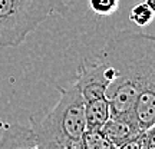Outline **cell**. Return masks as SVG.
I'll list each match as a JSON object with an SVG mask.
<instances>
[{
  "label": "cell",
  "instance_id": "obj_1",
  "mask_svg": "<svg viewBox=\"0 0 155 149\" xmlns=\"http://www.w3.org/2000/svg\"><path fill=\"white\" fill-rule=\"evenodd\" d=\"M154 50L155 34L121 30L106 40L98 57L115 70V77L106 89L111 116L134 118V106L151 66Z\"/></svg>",
  "mask_w": 155,
  "mask_h": 149
},
{
  "label": "cell",
  "instance_id": "obj_2",
  "mask_svg": "<svg viewBox=\"0 0 155 149\" xmlns=\"http://www.w3.org/2000/svg\"><path fill=\"white\" fill-rule=\"evenodd\" d=\"M61 98L42 118L30 116V131L35 148L81 149L82 135L86 131L85 100L75 83L62 88Z\"/></svg>",
  "mask_w": 155,
  "mask_h": 149
},
{
  "label": "cell",
  "instance_id": "obj_3",
  "mask_svg": "<svg viewBox=\"0 0 155 149\" xmlns=\"http://www.w3.org/2000/svg\"><path fill=\"white\" fill-rule=\"evenodd\" d=\"M66 0H0V47H17L49 17L65 16Z\"/></svg>",
  "mask_w": 155,
  "mask_h": 149
},
{
  "label": "cell",
  "instance_id": "obj_4",
  "mask_svg": "<svg viewBox=\"0 0 155 149\" xmlns=\"http://www.w3.org/2000/svg\"><path fill=\"white\" fill-rule=\"evenodd\" d=\"M115 77L114 67L98 57V60H83L78 67L75 85L85 102L106 98V89Z\"/></svg>",
  "mask_w": 155,
  "mask_h": 149
},
{
  "label": "cell",
  "instance_id": "obj_5",
  "mask_svg": "<svg viewBox=\"0 0 155 149\" xmlns=\"http://www.w3.org/2000/svg\"><path fill=\"white\" fill-rule=\"evenodd\" d=\"M132 116L141 129H147L155 122V50L142 89L134 106Z\"/></svg>",
  "mask_w": 155,
  "mask_h": 149
},
{
  "label": "cell",
  "instance_id": "obj_6",
  "mask_svg": "<svg viewBox=\"0 0 155 149\" xmlns=\"http://www.w3.org/2000/svg\"><path fill=\"white\" fill-rule=\"evenodd\" d=\"M142 131L144 129L139 128V125L134 118H114L111 116L102 126V132L112 144V146L119 149H124V146L128 142L135 139Z\"/></svg>",
  "mask_w": 155,
  "mask_h": 149
},
{
  "label": "cell",
  "instance_id": "obj_7",
  "mask_svg": "<svg viewBox=\"0 0 155 149\" xmlns=\"http://www.w3.org/2000/svg\"><path fill=\"white\" fill-rule=\"evenodd\" d=\"M0 148H35L30 128L19 123L7 125L0 138Z\"/></svg>",
  "mask_w": 155,
  "mask_h": 149
},
{
  "label": "cell",
  "instance_id": "obj_8",
  "mask_svg": "<svg viewBox=\"0 0 155 149\" xmlns=\"http://www.w3.org/2000/svg\"><path fill=\"white\" fill-rule=\"evenodd\" d=\"M85 118L86 126L102 129L106 121L111 118V105L106 98L85 102Z\"/></svg>",
  "mask_w": 155,
  "mask_h": 149
},
{
  "label": "cell",
  "instance_id": "obj_9",
  "mask_svg": "<svg viewBox=\"0 0 155 149\" xmlns=\"http://www.w3.org/2000/svg\"><path fill=\"white\" fill-rule=\"evenodd\" d=\"M81 149H115L112 144L108 141L102 129L96 128H86L82 135Z\"/></svg>",
  "mask_w": 155,
  "mask_h": 149
},
{
  "label": "cell",
  "instance_id": "obj_10",
  "mask_svg": "<svg viewBox=\"0 0 155 149\" xmlns=\"http://www.w3.org/2000/svg\"><path fill=\"white\" fill-rule=\"evenodd\" d=\"M154 16H155V13L148 7V5H147L145 2L134 6L131 13H129L131 22L135 23L139 28H145V26L151 24L152 20H154Z\"/></svg>",
  "mask_w": 155,
  "mask_h": 149
},
{
  "label": "cell",
  "instance_id": "obj_11",
  "mask_svg": "<svg viewBox=\"0 0 155 149\" xmlns=\"http://www.w3.org/2000/svg\"><path fill=\"white\" fill-rule=\"evenodd\" d=\"M92 11L101 16H111L119 9V0H89Z\"/></svg>",
  "mask_w": 155,
  "mask_h": 149
},
{
  "label": "cell",
  "instance_id": "obj_12",
  "mask_svg": "<svg viewBox=\"0 0 155 149\" xmlns=\"http://www.w3.org/2000/svg\"><path fill=\"white\" fill-rule=\"evenodd\" d=\"M145 149H155V122L144 131Z\"/></svg>",
  "mask_w": 155,
  "mask_h": 149
},
{
  "label": "cell",
  "instance_id": "obj_13",
  "mask_svg": "<svg viewBox=\"0 0 155 149\" xmlns=\"http://www.w3.org/2000/svg\"><path fill=\"white\" fill-rule=\"evenodd\" d=\"M145 3L148 5V7H150L151 10L155 13V0H145Z\"/></svg>",
  "mask_w": 155,
  "mask_h": 149
}]
</instances>
